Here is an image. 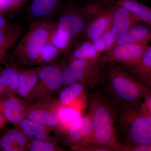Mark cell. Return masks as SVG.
<instances>
[{
    "instance_id": "6da1fadb",
    "label": "cell",
    "mask_w": 151,
    "mask_h": 151,
    "mask_svg": "<svg viewBox=\"0 0 151 151\" xmlns=\"http://www.w3.org/2000/svg\"><path fill=\"white\" fill-rule=\"evenodd\" d=\"M97 88L117 105L140 102L151 88L144 85L127 73L121 65L105 63Z\"/></svg>"
},
{
    "instance_id": "7a4b0ae2",
    "label": "cell",
    "mask_w": 151,
    "mask_h": 151,
    "mask_svg": "<svg viewBox=\"0 0 151 151\" xmlns=\"http://www.w3.org/2000/svg\"><path fill=\"white\" fill-rule=\"evenodd\" d=\"M89 95L93 135L92 143L115 151L119 143L116 139L115 122L119 105L113 103L99 88Z\"/></svg>"
},
{
    "instance_id": "3957f363",
    "label": "cell",
    "mask_w": 151,
    "mask_h": 151,
    "mask_svg": "<svg viewBox=\"0 0 151 151\" xmlns=\"http://www.w3.org/2000/svg\"><path fill=\"white\" fill-rule=\"evenodd\" d=\"M141 103L119 105L115 126L119 144L151 145V116L142 113Z\"/></svg>"
},
{
    "instance_id": "277c9868",
    "label": "cell",
    "mask_w": 151,
    "mask_h": 151,
    "mask_svg": "<svg viewBox=\"0 0 151 151\" xmlns=\"http://www.w3.org/2000/svg\"><path fill=\"white\" fill-rule=\"evenodd\" d=\"M56 27L57 22L50 20L32 22L28 31L13 51L14 64L26 66L37 65L42 47L49 42Z\"/></svg>"
},
{
    "instance_id": "5b68a950",
    "label": "cell",
    "mask_w": 151,
    "mask_h": 151,
    "mask_svg": "<svg viewBox=\"0 0 151 151\" xmlns=\"http://www.w3.org/2000/svg\"><path fill=\"white\" fill-rule=\"evenodd\" d=\"M105 63L96 59H68L63 68L62 88L80 82L92 89L99 85Z\"/></svg>"
},
{
    "instance_id": "8992f818",
    "label": "cell",
    "mask_w": 151,
    "mask_h": 151,
    "mask_svg": "<svg viewBox=\"0 0 151 151\" xmlns=\"http://www.w3.org/2000/svg\"><path fill=\"white\" fill-rule=\"evenodd\" d=\"M90 19L83 9L71 3L66 6L60 13L57 22L55 33L73 47L76 40L84 34Z\"/></svg>"
},
{
    "instance_id": "52a82bcc",
    "label": "cell",
    "mask_w": 151,
    "mask_h": 151,
    "mask_svg": "<svg viewBox=\"0 0 151 151\" xmlns=\"http://www.w3.org/2000/svg\"><path fill=\"white\" fill-rule=\"evenodd\" d=\"M63 66L51 63L41 66L38 80L26 102L34 103L47 99L62 88Z\"/></svg>"
},
{
    "instance_id": "ba28073f",
    "label": "cell",
    "mask_w": 151,
    "mask_h": 151,
    "mask_svg": "<svg viewBox=\"0 0 151 151\" xmlns=\"http://www.w3.org/2000/svg\"><path fill=\"white\" fill-rule=\"evenodd\" d=\"M149 47L148 44L112 45L102 53L100 59L104 63L113 62L122 65L133 64L142 57Z\"/></svg>"
},
{
    "instance_id": "9c48e42d",
    "label": "cell",
    "mask_w": 151,
    "mask_h": 151,
    "mask_svg": "<svg viewBox=\"0 0 151 151\" xmlns=\"http://www.w3.org/2000/svg\"><path fill=\"white\" fill-rule=\"evenodd\" d=\"M27 104L24 119L36 122L51 129H58L60 121L56 110L57 101H38Z\"/></svg>"
},
{
    "instance_id": "30bf717a",
    "label": "cell",
    "mask_w": 151,
    "mask_h": 151,
    "mask_svg": "<svg viewBox=\"0 0 151 151\" xmlns=\"http://www.w3.org/2000/svg\"><path fill=\"white\" fill-rule=\"evenodd\" d=\"M60 132L63 134L64 141L70 147L92 143L93 127L90 113L81 116Z\"/></svg>"
},
{
    "instance_id": "8fae6325",
    "label": "cell",
    "mask_w": 151,
    "mask_h": 151,
    "mask_svg": "<svg viewBox=\"0 0 151 151\" xmlns=\"http://www.w3.org/2000/svg\"><path fill=\"white\" fill-rule=\"evenodd\" d=\"M116 2L106 6L99 14L89 20L84 31L83 42H94L111 29Z\"/></svg>"
},
{
    "instance_id": "7c38bea8",
    "label": "cell",
    "mask_w": 151,
    "mask_h": 151,
    "mask_svg": "<svg viewBox=\"0 0 151 151\" xmlns=\"http://www.w3.org/2000/svg\"><path fill=\"white\" fill-rule=\"evenodd\" d=\"M141 22L140 19L115 3L110 31L116 41L122 37L133 26Z\"/></svg>"
},
{
    "instance_id": "4fadbf2b",
    "label": "cell",
    "mask_w": 151,
    "mask_h": 151,
    "mask_svg": "<svg viewBox=\"0 0 151 151\" xmlns=\"http://www.w3.org/2000/svg\"><path fill=\"white\" fill-rule=\"evenodd\" d=\"M27 103L16 95H0V113L8 122L15 126L24 118Z\"/></svg>"
},
{
    "instance_id": "5bb4252c",
    "label": "cell",
    "mask_w": 151,
    "mask_h": 151,
    "mask_svg": "<svg viewBox=\"0 0 151 151\" xmlns=\"http://www.w3.org/2000/svg\"><path fill=\"white\" fill-rule=\"evenodd\" d=\"M121 66L133 78L151 88V46H150L142 57L137 62Z\"/></svg>"
},
{
    "instance_id": "9a60e30c",
    "label": "cell",
    "mask_w": 151,
    "mask_h": 151,
    "mask_svg": "<svg viewBox=\"0 0 151 151\" xmlns=\"http://www.w3.org/2000/svg\"><path fill=\"white\" fill-rule=\"evenodd\" d=\"M60 1L61 0H33L29 7L28 17L32 22L50 20V18L58 9Z\"/></svg>"
},
{
    "instance_id": "2e32d148",
    "label": "cell",
    "mask_w": 151,
    "mask_h": 151,
    "mask_svg": "<svg viewBox=\"0 0 151 151\" xmlns=\"http://www.w3.org/2000/svg\"><path fill=\"white\" fill-rule=\"evenodd\" d=\"M29 140L17 127L11 129L0 138L2 151L28 150Z\"/></svg>"
},
{
    "instance_id": "e0dca14e",
    "label": "cell",
    "mask_w": 151,
    "mask_h": 151,
    "mask_svg": "<svg viewBox=\"0 0 151 151\" xmlns=\"http://www.w3.org/2000/svg\"><path fill=\"white\" fill-rule=\"evenodd\" d=\"M16 127L28 138L36 139L56 141L51 137L50 132L52 129L36 122L24 119Z\"/></svg>"
},
{
    "instance_id": "ac0fdd59",
    "label": "cell",
    "mask_w": 151,
    "mask_h": 151,
    "mask_svg": "<svg viewBox=\"0 0 151 151\" xmlns=\"http://www.w3.org/2000/svg\"><path fill=\"white\" fill-rule=\"evenodd\" d=\"M139 23L133 26L113 45L124 43L148 44L151 40V27L146 24Z\"/></svg>"
},
{
    "instance_id": "d6986e66",
    "label": "cell",
    "mask_w": 151,
    "mask_h": 151,
    "mask_svg": "<svg viewBox=\"0 0 151 151\" xmlns=\"http://www.w3.org/2000/svg\"><path fill=\"white\" fill-rule=\"evenodd\" d=\"M20 70L15 64L8 65L1 71L0 82L1 86V96L15 95L17 93Z\"/></svg>"
},
{
    "instance_id": "ffe728a7",
    "label": "cell",
    "mask_w": 151,
    "mask_h": 151,
    "mask_svg": "<svg viewBox=\"0 0 151 151\" xmlns=\"http://www.w3.org/2000/svg\"><path fill=\"white\" fill-rule=\"evenodd\" d=\"M41 66L20 71L17 94L25 100L28 97L37 83Z\"/></svg>"
},
{
    "instance_id": "44dd1931",
    "label": "cell",
    "mask_w": 151,
    "mask_h": 151,
    "mask_svg": "<svg viewBox=\"0 0 151 151\" xmlns=\"http://www.w3.org/2000/svg\"><path fill=\"white\" fill-rule=\"evenodd\" d=\"M86 86L82 83L76 82L63 87L61 89L57 102L60 105H72L85 95Z\"/></svg>"
},
{
    "instance_id": "7402d4cb",
    "label": "cell",
    "mask_w": 151,
    "mask_h": 151,
    "mask_svg": "<svg viewBox=\"0 0 151 151\" xmlns=\"http://www.w3.org/2000/svg\"><path fill=\"white\" fill-rule=\"evenodd\" d=\"M116 3L119 6L138 17L141 20L151 26V9L137 0H118Z\"/></svg>"
},
{
    "instance_id": "603a6c76",
    "label": "cell",
    "mask_w": 151,
    "mask_h": 151,
    "mask_svg": "<svg viewBox=\"0 0 151 151\" xmlns=\"http://www.w3.org/2000/svg\"><path fill=\"white\" fill-rule=\"evenodd\" d=\"M24 33V29L17 24H7L0 30V50H8Z\"/></svg>"
},
{
    "instance_id": "cb8c5ba5",
    "label": "cell",
    "mask_w": 151,
    "mask_h": 151,
    "mask_svg": "<svg viewBox=\"0 0 151 151\" xmlns=\"http://www.w3.org/2000/svg\"><path fill=\"white\" fill-rule=\"evenodd\" d=\"M56 112L60 121V126L58 129L60 132L82 116L80 109L72 105H61L58 104Z\"/></svg>"
},
{
    "instance_id": "d4e9b609",
    "label": "cell",
    "mask_w": 151,
    "mask_h": 151,
    "mask_svg": "<svg viewBox=\"0 0 151 151\" xmlns=\"http://www.w3.org/2000/svg\"><path fill=\"white\" fill-rule=\"evenodd\" d=\"M101 54L102 53L95 49L92 42H82L75 46L69 59H96L99 58Z\"/></svg>"
},
{
    "instance_id": "484cf974",
    "label": "cell",
    "mask_w": 151,
    "mask_h": 151,
    "mask_svg": "<svg viewBox=\"0 0 151 151\" xmlns=\"http://www.w3.org/2000/svg\"><path fill=\"white\" fill-rule=\"evenodd\" d=\"M30 151H64L60 147L56 141H50L31 139L28 147Z\"/></svg>"
},
{
    "instance_id": "4316f807",
    "label": "cell",
    "mask_w": 151,
    "mask_h": 151,
    "mask_svg": "<svg viewBox=\"0 0 151 151\" xmlns=\"http://www.w3.org/2000/svg\"><path fill=\"white\" fill-rule=\"evenodd\" d=\"M63 52L51 43L48 42L41 51L37 65H45L54 61Z\"/></svg>"
},
{
    "instance_id": "83f0119b",
    "label": "cell",
    "mask_w": 151,
    "mask_h": 151,
    "mask_svg": "<svg viewBox=\"0 0 151 151\" xmlns=\"http://www.w3.org/2000/svg\"><path fill=\"white\" fill-rule=\"evenodd\" d=\"M115 41L116 40L112 36L111 31L109 30L99 39L92 42V44L95 49L102 53L111 47Z\"/></svg>"
},
{
    "instance_id": "f1b7e54d",
    "label": "cell",
    "mask_w": 151,
    "mask_h": 151,
    "mask_svg": "<svg viewBox=\"0 0 151 151\" xmlns=\"http://www.w3.org/2000/svg\"><path fill=\"white\" fill-rule=\"evenodd\" d=\"M23 0H2L1 9L7 13L17 12L22 6Z\"/></svg>"
},
{
    "instance_id": "f546056e",
    "label": "cell",
    "mask_w": 151,
    "mask_h": 151,
    "mask_svg": "<svg viewBox=\"0 0 151 151\" xmlns=\"http://www.w3.org/2000/svg\"><path fill=\"white\" fill-rule=\"evenodd\" d=\"M151 145L119 144L115 151H150Z\"/></svg>"
},
{
    "instance_id": "4dcf8cb0",
    "label": "cell",
    "mask_w": 151,
    "mask_h": 151,
    "mask_svg": "<svg viewBox=\"0 0 151 151\" xmlns=\"http://www.w3.org/2000/svg\"><path fill=\"white\" fill-rule=\"evenodd\" d=\"M72 150L78 151H111L110 149L94 143H86L70 147Z\"/></svg>"
},
{
    "instance_id": "1f68e13d",
    "label": "cell",
    "mask_w": 151,
    "mask_h": 151,
    "mask_svg": "<svg viewBox=\"0 0 151 151\" xmlns=\"http://www.w3.org/2000/svg\"><path fill=\"white\" fill-rule=\"evenodd\" d=\"M143 99L144 100L140 106L141 111L145 115L151 116V92L147 94Z\"/></svg>"
},
{
    "instance_id": "d6a6232c",
    "label": "cell",
    "mask_w": 151,
    "mask_h": 151,
    "mask_svg": "<svg viewBox=\"0 0 151 151\" xmlns=\"http://www.w3.org/2000/svg\"><path fill=\"white\" fill-rule=\"evenodd\" d=\"M118 0H89L88 2L101 7H105L112 3L116 2Z\"/></svg>"
},
{
    "instance_id": "836d02e7",
    "label": "cell",
    "mask_w": 151,
    "mask_h": 151,
    "mask_svg": "<svg viewBox=\"0 0 151 151\" xmlns=\"http://www.w3.org/2000/svg\"><path fill=\"white\" fill-rule=\"evenodd\" d=\"M8 122L5 118L4 116L0 113V130L3 129Z\"/></svg>"
},
{
    "instance_id": "e575fe53",
    "label": "cell",
    "mask_w": 151,
    "mask_h": 151,
    "mask_svg": "<svg viewBox=\"0 0 151 151\" xmlns=\"http://www.w3.org/2000/svg\"><path fill=\"white\" fill-rule=\"evenodd\" d=\"M7 24L6 19L0 13V30L5 27Z\"/></svg>"
},
{
    "instance_id": "d590c367",
    "label": "cell",
    "mask_w": 151,
    "mask_h": 151,
    "mask_svg": "<svg viewBox=\"0 0 151 151\" xmlns=\"http://www.w3.org/2000/svg\"><path fill=\"white\" fill-rule=\"evenodd\" d=\"M7 52V50H0V62L4 59L6 54Z\"/></svg>"
},
{
    "instance_id": "8d00e7d4",
    "label": "cell",
    "mask_w": 151,
    "mask_h": 151,
    "mask_svg": "<svg viewBox=\"0 0 151 151\" xmlns=\"http://www.w3.org/2000/svg\"><path fill=\"white\" fill-rule=\"evenodd\" d=\"M29 0H23L22 6L24 5Z\"/></svg>"
},
{
    "instance_id": "74e56055",
    "label": "cell",
    "mask_w": 151,
    "mask_h": 151,
    "mask_svg": "<svg viewBox=\"0 0 151 151\" xmlns=\"http://www.w3.org/2000/svg\"><path fill=\"white\" fill-rule=\"evenodd\" d=\"M1 70H0V74H1ZM1 82H0V95H1Z\"/></svg>"
},
{
    "instance_id": "f35d334b",
    "label": "cell",
    "mask_w": 151,
    "mask_h": 151,
    "mask_svg": "<svg viewBox=\"0 0 151 151\" xmlns=\"http://www.w3.org/2000/svg\"><path fill=\"white\" fill-rule=\"evenodd\" d=\"M137 1H140L142 3L143 2H145V0H137Z\"/></svg>"
},
{
    "instance_id": "ab89813d",
    "label": "cell",
    "mask_w": 151,
    "mask_h": 151,
    "mask_svg": "<svg viewBox=\"0 0 151 151\" xmlns=\"http://www.w3.org/2000/svg\"><path fill=\"white\" fill-rule=\"evenodd\" d=\"M2 0H0V9H1V3Z\"/></svg>"
},
{
    "instance_id": "60d3db41",
    "label": "cell",
    "mask_w": 151,
    "mask_h": 151,
    "mask_svg": "<svg viewBox=\"0 0 151 151\" xmlns=\"http://www.w3.org/2000/svg\"><path fill=\"white\" fill-rule=\"evenodd\" d=\"M71 1H72L73 2H75L76 1H78V0H71Z\"/></svg>"
}]
</instances>
